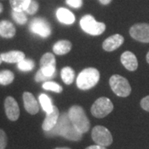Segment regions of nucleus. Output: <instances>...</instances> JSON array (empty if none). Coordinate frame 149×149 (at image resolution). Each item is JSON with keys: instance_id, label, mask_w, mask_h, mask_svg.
Listing matches in <instances>:
<instances>
[{"instance_id": "obj_28", "label": "nucleus", "mask_w": 149, "mask_h": 149, "mask_svg": "<svg viewBox=\"0 0 149 149\" xmlns=\"http://www.w3.org/2000/svg\"><path fill=\"white\" fill-rule=\"evenodd\" d=\"M8 143V138L5 132L3 129H0V149H5Z\"/></svg>"}, {"instance_id": "obj_20", "label": "nucleus", "mask_w": 149, "mask_h": 149, "mask_svg": "<svg viewBox=\"0 0 149 149\" xmlns=\"http://www.w3.org/2000/svg\"><path fill=\"white\" fill-rule=\"evenodd\" d=\"M61 79L64 81L65 84L66 85H70L74 79V71L72 68H70L69 66L67 67H64L61 70Z\"/></svg>"}, {"instance_id": "obj_29", "label": "nucleus", "mask_w": 149, "mask_h": 149, "mask_svg": "<svg viewBox=\"0 0 149 149\" xmlns=\"http://www.w3.org/2000/svg\"><path fill=\"white\" fill-rule=\"evenodd\" d=\"M66 3L74 8H80L83 4L82 0H66Z\"/></svg>"}, {"instance_id": "obj_19", "label": "nucleus", "mask_w": 149, "mask_h": 149, "mask_svg": "<svg viewBox=\"0 0 149 149\" xmlns=\"http://www.w3.org/2000/svg\"><path fill=\"white\" fill-rule=\"evenodd\" d=\"M71 47L72 45L70 42L66 40H61L55 43V45L53 46V52L56 55L62 56L68 53L71 49Z\"/></svg>"}, {"instance_id": "obj_25", "label": "nucleus", "mask_w": 149, "mask_h": 149, "mask_svg": "<svg viewBox=\"0 0 149 149\" xmlns=\"http://www.w3.org/2000/svg\"><path fill=\"white\" fill-rule=\"evenodd\" d=\"M42 88L44 90L53 91L56 93H61L63 91V89L61 85L53 81H45L43 83Z\"/></svg>"}, {"instance_id": "obj_2", "label": "nucleus", "mask_w": 149, "mask_h": 149, "mask_svg": "<svg viewBox=\"0 0 149 149\" xmlns=\"http://www.w3.org/2000/svg\"><path fill=\"white\" fill-rule=\"evenodd\" d=\"M67 113L70 120L80 133H85L89 131L91 128V123L82 107L79 105L70 107Z\"/></svg>"}, {"instance_id": "obj_7", "label": "nucleus", "mask_w": 149, "mask_h": 149, "mask_svg": "<svg viewBox=\"0 0 149 149\" xmlns=\"http://www.w3.org/2000/svg\"><path fill=\"white\" fill-rule=\"evenodd\" d=\"M92 139L98 145L108 147L113 143V137L109 129L103 126H95L92 130Z\"/></svg>"}, {"instance_id": "obj_17", "label": "nucleus", "mask_w": 149, "mask_h": 149, "mask_svg": "<svg viewBox=\"0 0 149 149\" xmlns=\"http://www.w3.org/2000/svg\"><path fill=\"white\" fill-rule=\"evenodd\" d=\"M56 17L58 21L63 24L70 25L74 23L75 17L74 15L68 9L64 8H60L56 11Z\"/></svg>"}, {"instance_id": "obj_35", "label": "nucleus", "mask_w": 149, "mask_h": 149, "mask_svg": "<svg viewBox=\"0 0 149 149\" xmlns=\"http://www.w3.org/2000/svg\"><path fill=\"white\" fill-rule=\"evenodd\" d=\"M147 61H148V63L149 64V52L147 54Z\"/></svg>"}, {"instance_id": "obj_24", "label": "nucleus", "mask_w": 149, "mask_h": 149, "mask_svg": "<svg viewBox=\"0 0 149 149\" xmlns=\"http://www.w3.org/2000/svg\"><path fill=\"white\" fill-rule=\"evenodd\" d=\"M34 61L30 59H23L19 63H17V67L22 71H30L34 68Z\"/></svg>"}, {"instance_id": "obj_26", "label": "nucleus", "mask_w": 149, "mask_h": 149, "mask_svg": "<svg viewBox=\"0 0 149 149\" xmlns=\"http://www.w3.org/2000/svg\"><path fill=\"white\" fill-rule=\"evenodd\" d=\"M12 16H13V20L16 22L17 24H20V25L25 24L27 21V16H26L24 11L17 12V11L13 10V12H12Z\"/></svg>"}, {"instance_id": "obj_22", "label": "nucleus", "mask_w": 149, "mask_h": 149, "mask_svg": "<svg viewBox=\"0 0 149 149\" xmlns=\"http://www.w3.org/2000/svg\"><path fill=\"white\" fill-rule=\"evenodd\" d=\"M39 101L42 107L43 110L47 113H49L53 109V104H52V100L45 94H41L39 96Z\"/></svg>"}, {"instance_id": "obj_23", "label": "nucleus", "mask_w": 149, "mask_h": 149, "mask_svg": "<svg viewBox=\"0 0 149 149\" xmlns=\"http://www.w3.org/2000/svg\"><path fill=\"white\" fill-rule=\"evenodd\" d=\"M14 80V74L8 70H3L0 71V85H8L11 84Z\"/></svg>"}, {"instance_id": "obj_31", "label": "nucleus", "mask_w": 149, "mask_h": 149, "mask_svg": "<svg viewBox=\"0 0 149 149\" xmlns=\"http://www.w3.org/2000/svg\"><path fill=\"white\" fill-rule=\"evenodd\" d=\"M141 107L144 110L149 112V95L146 96L141 100Z\"/></svg>"}, {"instance_id": "obj_8", "label": "nucleus", "mask_w": 149, "mask_h": 149, "mask_svg": "<svg viewBox=\"0 0 149 149\" xmlns=\"http://www.w3.org/2000/svg\"><path fill=\"white\" fill-rule=\"evenodd\" d=\"M30 31L34 33L39 35L42 37H47L52 33V28L48 22L42 17H36L32 19L30 25H29Z\"/></svg>"}, {"instance_id": "obj_4", "label": "nucleus", "mask_w": 149, "mask_h": 149, "mask_svg": "<svg viewBox=\"0 0 149 149\" xmlns=\"http://www.w3.org/2000/svg\"><path fill=\"white\" fill-rule=\"evenodd\" d=\"M82 30L92 36H99L105 31L106 26L104 22L95 21L92 15H85L80 22Z\"/></svg>"}, {"instance_id": "obj_18", "label": "nucleus", "mask_w": 149, "mask_h": 149, "mask_svg": "<svg viewBox=\"0 0 149 149\" xmlns=\"http://www.w3.org/2000/svg\"><path fill=\"white\" fill-rule=\"evenodd\" d=\"M16 34V28L9 21L3 20L0 22V36L4 38H12Z\"/></svg>"}, {"instance_id": "obj_16", "label": "nucleus", "mask_w": 149, "mask_h": 149, "mask_svg": "<svg viewBox=\"0 0 149 149\" xmlns=\"http://www.w3.org/2000/svg\"><path fill=\"white\" fill-rule=\"evenodd\" d=\"M3 61L7 63H19L23 59H25V54L19 51H11L8 52L2 53L0 55Z\"/></svg>"}, {"instance_id": "obj_15", "label": "nucleus", "mask_w": 149, "mask_h": 149, "mask_svg": "<svg viewBox=\"0 0 149 149\" xmlns=\"http://www.w3.org/2000/svg\"><path fill=\"white\" fill-rule=\"evenodd\" d=\"M121 62L123 65L130 71H134L138 68V60L136 56L131 52H125L121 56Z\"/></svg>"}, {"instance_id": "obj_1", "label": "nucleus", "mask_w": 149, "mask_h": 149, "mask_svg": "<svg viewBox=\"0 0 149 149\" xmlns=\"http://www.w3.org/2000/svg\"><path fill=\"white\" fill-rule=\"evenodd\" d=\"M47 137L62 136L65 139L71 141H80L82 139V134L74 126V124L70 120L68 113H62L59 117L56 124L52 129L48 132H45Z\"/></svg>"}, {"instance_id": "obj_32", "label": "nucleus", "mask_w": 149, "mask_h": 149, "mask_svg": "<svg viewBox=\"0 0 149 149\" xmlns=\"http://www.w3.org/2000/svg\"><path fill=\"white\" fill-rule=\"evenodd\" d=\"M85 149H107L106 147H104V146H100V145H93V146H90L88 147L87 148Z\"/></svg>"}, {"instance_id": "obj_13", "label": "nucleus", "mask_w": 149, "mask_h": 149, "mask_svg": "<svg viewBox=\"0 0 149 149\" xmlns=\"http://www.w3.org/2000/svg\"><path fill=\"white\" fill-rule=\"evenodd\" d=\"M123 37L119 34H115L108 37L103 42V49L106 52H113L118 48L123 43Z\"/></svg>"}, {"instance_id": "obj_9", "label": "nucleus", "mask_w": 149, "mask_h": 149, "mask_svg": "<svg viewBox=\"0 0 149 149\" xmlns=\"http://www.w3.org/2000/svg\"><path fill=\"white\" fill-rule=\"evenodd\" d=\"M41 70L47 78H52L56 73V58L53 54H44L40 61Z\"/></svg>"}, {"instance_id": "obj_37", "label": "nucleus", "mask_w": 149, "mask_h": 149, "mask_svg": "<svg viewBox=\"0 0 149 149\" xmlns=\"http://www.w3.org/2000/svg\"><path fill=\"white\" fill-rule=\"evenodd\" d=\"M2 61H3V60H2L1 56H0V65H1V63H2Z\"/></svg>"}, {"instance_id": "obj_33", "label": "nucleus", "mask_w": 149, "mask_h": 149, "mask_svg": "<svg viewBox=\"0 0 149 149\" xmlns=\"http://www.w3.org/2000/svg\"><path fill=\"white\" fill-rule=\"evenodd\" d=\"M100 3H101L102 4H104V5H107V4H109L110 2H111L112 0H99Z\"/></svg>"}, {"instance_id": "obj_34", "label": "nucleus", "mask_w": 149, "mask_h": 149, "mask_svg": "<svg viewBox=\"0 0 149 149\" xmlns=\"http://www.w3.org/2000/svg\"><path fill=\"white\" fill-rule=\"evenodd\" d=\"M3 5H2V3H0V13L3 12Z\"/></svg>"}, {"instance_id": "obj_11", "label": "nucleus", "mask_w": 149, "mask_h": 149, "mask_svg": "<svg viewBox=\"0 0 149 149\" xmlns=\"http://www.w3.org/2000/svg\"><path fill=\"white\" fill-rule=\"evenodd\" d=\"M4 109L7 117L11 121H16L20 115V110L17 103L14 98L8 96L4 101Z\"/></svg>"}, {"instance_id": "obj_6", "label": "nucleus", "mask_w": 149, "mask_h": 149, "mask_svg": "<svg viewBox=\"0 0 149 149\" xmlns=\"http://www.w3.org/2000/svg\"><path fill=\"white\" fill-rule=\"evenodd\" d=\"M113 109L112 101L106 97H100L93 104L91 107V113L95 118H102L110 113Z\"/></svg>"}, {"instance_id": "obj_21", "label": "nucleus", "mask_w": 149, "mask_h": 149, "mask_svg": "<svg viewBox=\"0 0 149 149\" xmlns=\"http://www.w3.org/2000/svg\"><path fill=\"white\" fill-rule=\"evenodd\" d=\"M11 8L13 11H26L31 0H10Z\"/></svg>"}, {"instance_id": "obj_36", "label": "nucleus", "mask_w": 149, "mask_h": 149, "mask_svg": "<svg viewBox=\"0 0 149 149\" xmlns=\"http://www.w3.org/2000/svg\"><path fill=\"white\" fill-rule=\"evenodd\" d=\"M55 149H70L69 148H56Z\"/></svg>"}, {"instance_id": "obj_27", "label": "nucleus", "mask_w": 149, "mask_h": 149, "mask_svg": "<svg viewBox=\"0 0 149 149\" xmlns=\"http://www.w3.org/2000/svg\"><path fill=\"white\" fill-rule=\"evenodd\" d=\"M38 7L39 6H38V3H37V2L36 0H31L29 5H28L27 8L26 9V13H27V14H29V15H33L38 10Z\"/></svg>"}, {"instance_id": "obj_5", "label": "nucleus", "mask_w": 149, "mask_h": 149, "mask_svg": "<svg viewBox=\"0 0 149 149\" xmlns=\"http://www.w3.org/2000/svg\"><path fill=\"white\" fill-rule=\"evenodd\" d=\"M112 91L119 97H127L131 93V86L128 80L119 74H113L109 79Z\"/></svg>"}, {"instance_id": "obj_12", "label": "nucleus", "mask_w": 149, "mask_h": 149, "mask_svg": "<svg viewBox=\"0 0 149 149\" xmlns=\"http://www.w3.org/2000/svg\"><path fill=\"white\" fill-rule=\"evenodd\" d=\"M23 103H24V108L27 110V113L30 114H36L39 111V105L37 100L33 96L32 93L30 92H24L23 95Z\"/></svg>"}, {"instance_id": "obj_10", "label": "nucleus", "mask_w": 149, "mask_h": 149, "mask_svg": "<svg viewBox=\"0 0 149 149\" xmlns=\"http://www.w3.org/2000/svg\"><path fill=\"white\" fill-rule=\"evenodd\" d=\"M130 36L133 39L141 42H149V24L137 23L134 24L129 30Z\"/></svg>"}, {"instance_id": "obj_14", "label": "nucleus", "mask_w": 149, "mask_h": 149, "mask_svg": "<svg viewBox=\"0 0 149 149\" xmlns=\"http://www.w3.org/2000/svg\"><path fill=\"white\" fill-rule=\"evenodd\" d=\"M59 109L56 106H53L52 111L47 113L42 123V129L45 132H48L55 127L59 119Z\"/></svg>"}, {"instance_id": "obj_30", "label": "nucleus", "mask_w": 149, "mask_h": 149, "mask_svg": "<svg viewBox=\"0 0 149 149\" xmlns=\"http://www.w3.org/2000/svg\"><path fill=\"white\" fill-rule=\"evenodd\" d=\"M48 79H49V78H47L45 74H43L41 70H39L37 72L36 75H35V80H36L37 82L46 81V80H47Z\"/></svg>"}, {"instance_id": "obj_3", "label": "nucleus", "mask_w": 149, "mask_h": 149, "mask_svg": "<svg viewBox=\"0 0 149 149\" xmlns=\"http://www.w3.org/2000/svg\"><path fill=\"white\" fill-rule=\"evenodd\" d=\"M100 80V72L95 68H86L80 72L77 80L76 85L77 87L82 90L86 91L93 88Z\"/></svg>"}]
</instances>
